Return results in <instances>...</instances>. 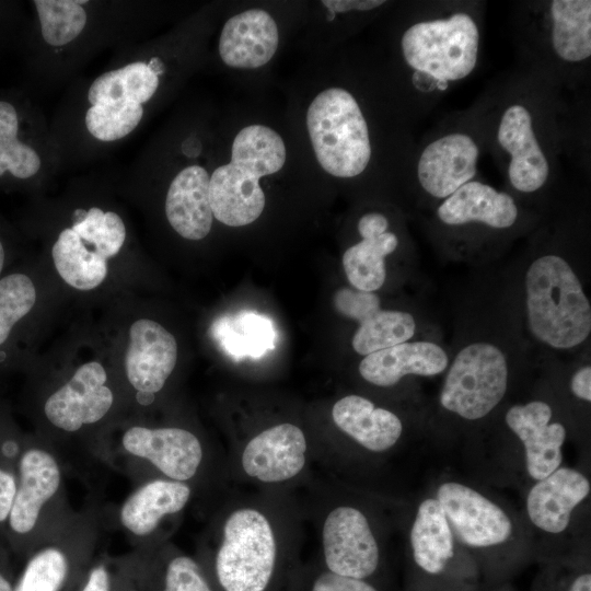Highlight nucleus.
<instances>
[{
  "mask_svg": "<svg viewBox=\"0 0 591 591\" xmlns=\"http://www.w3.org/2000/svg\"><path fill=\"white\" fill-rule=\"evenodd\" d=\"M143 116L141 104L106 103L91 105L85 113L88 131L101 141H115L129 135Z\"/></svg>",
  "mask_w": 591,
  "mask_h": 591,
  "instance_id": "obj_36",
  "label": "nucleus"
},
{
  "mask_svg": "<svg viewBox=\"0 0 591 591\" xmlns=\"http://www.w3.org/2000/svg\"><path fill=\"white\" fill-rule=\"evenodd\" d=\"M192 496L187 483L161 477L144 480L119 506L117 523L134 547L151 543L163 520L182 512Z\"/></svg>",
  "mask_w": 591,
  "mask_h": 591,
  "instance_id": "obj_21",
  "label": "nucleus"
},
{
  "mask_svg": "<svg viewBox=\"0 0 591 591\" xmlns=\"http://www.w3.org/2000/svg\"><path fill=\"white\" fill-rule=\"evenodd\" d=\"M279 43L273 16L260 9H251L230 18L222 27L219 54L232 68L254 69L266 65Z\"/></svg>",
  "mask_w": 591,
  "mask_h": 591,
  "instance_id": "obj_26",
  "label": "nucleus"
},
{
  "mask_svg": "<svg viewBox=\"0 0 591 591\" xmlns=\"http://www.w3.org/2000/svg\"><path fill=\"white\" fill-rule=\"evenodd\" d=\"M482 16L473 4H429L403 31L401 57L418 100L436 97L476 69Z\"/></svg>",
  "mask_w": 591,
  "mask_h": 591,
  "instance_id": "obj_1",
  "label": "nucleus"
},
{
  "mask_svg": "<svg viewBox=\"0 0 591 591\" xmlns=\"http://www.w3.org/2000/svg\"><path fill=\"white\" fill-rule=\"evenodd\" d=\"M323 5L327 8V20L332 21L336 13H347L350 11L366 12L374 10L385 3L383 0H323Z\"/></svg>",
  "mask_w": 591,
  "mask_h": 591,
  "instance_id": "obj_40",
  "label": "nucleus"
},
{
  "mask_svg": "<svg viewBox=\"0 0 591 591\" xmlns=\"http://www.w3.org/2000/svg\"><path fill=\"white\" fill-rule=\"evenodd\" d=\"M57 273L66 283L78 290H92L106 278L107 259L86 247L72 228L63 229L51 248Z\"/></svg>",
  "mask_w": 591,
  "mask_h": 591,
  "instance_id": "obj_31",
  "label": "nucleus"
},
{
  "mask_svg": "<svg viewBox=\"0 0 591 591\" xmlns=\"http://www.w3.org/2000/svg\"><path fill=\"white\" fill-rule=\"evenodd\" d=\"M525 84L512 88L490 116V140L505 162L509 186L533 195L551 182L556 161L555 117L547 119L546 97Z\"/></svg>",
  "mask_w": 591,
  "mask_h": 591,
  "instance_id": "obj_2",
  "label": "nucleus"
},
{
  "mask_svg": "<svg viewBox=\"0 0 591 591\" xmlns=\"http://www.w3.org/2000/svg\"><path fill=\"white\" fill-rule=\"evenodd\" d=\"M286 146L278 132L264 125H250L235 136L231 161L217 167L209 178L213 217L229 227L247 225L259 218L266 198L259 178L285 165Z\"/></svg>",
  "mask_w": 591,
  "mask_h": 591,
  "instance_id": "obj_4",
  "label": "nucleus"
},
{
  "mask_svg": "<svg viewBox=\"0 0 591 591\" xmlns=\"http://www.w3.org/2000/svg\"><path fill=\"white\" fill-rule=\"evenodd\" d=\"M5 262H7V250H5L3 239L0 234V278L3 277L2 274L5 267Z\"/></svg>",
  "mask_w": 591,
  "mask_h": 591,
  "instance_id": "obj_44",
  "label": "nucleus"
},
{
  "mask_svg": "<svg viewBox=\"0 0 591 591\" xmlns=\"http://www.w3.org/2000/svg\"><path fill=\"white\" fill-rule=\"evenodd\" d=\"M590 491V482L581 472L560 466L535 482L528 493V518L540 531L560 534L568 528L575 509L589 497Z\"/></svg>",
  "mask_w": 591,
  "mask_h": 591,
  "instance_id": "obj_23",
  "label": "nucleus"
},
{
  "mask_svg": "<svg viewBox=\"0 0 591 591\" xmlns=\"http://www.w3.org/2000/svg\"><path fill=\"white\" fill-rule=\"evenodd\" d=\"M436 499L454 536L470 547L499 546L512 535L513 523L507 511L474 487L447 480L438 486Z\"/></svg>",
  "mask_w": 591,
  "mask_h": 591,
  "instance_id": "obj_14",
  "label": "nucleus"
},
{
  "mask_svg": "<svg viewBox=\"0 0 591 591\" xmlns=\"http://www.w3.org/2000/svg\"><path fill=\"white\" fill-rule=\"evenodd\" d=\"M119 460L136 485L149 468L155 472L153 478L192 485L204 464L205 450L199 438L185 428L132 425L123 432L117 451L106 463Z\"/></svg>",
  "mask_w": 591,
  "mask_h": 591,
  "instance_id": "obj_10",
  "label": "nucleus"
},
{
  "mask_svg": "<svg viewBox=\"0 0 591 591\" xmlns=\"http://www.w3.org/2000/svg\"><path fill=\"white\" fill-rule=\"evenodd\" d=\"M509 384V363L495 343L474 340L450 361L439 394L447 412L474 421L488 416L503 399Z\"/></svg>",
  "mask_w": 591,
  "mask_h": 591,
  "instance_id": "obj_9",
  "label": "nucleus"
},
{
  "mask_svg": "<svg viewBox=\"0 0 591 591\" xmlns=\"http://www.w3.org/2000/svg\"><path fill=\"white\" fill-rule=\"evenodd\" d=\"M306 128L318 164L339 178L361 175L372 158L367 118L354 94L332 86L320 92L306 112Z\"/></svg>",
  "mask_w": 591,
  "mask_h": 591,
  "instance_id": "obj_6",
  "label": "nucleus"
},
{
  "mask_svg": "<svg viewBox=\"0 0 591 591\" xmlns=\"http://www.w3.org/2000/svg\"><path fill=\"white\" fill-rule=\"evenodd\" d=\"M332 418L344 433L371 452L392 449L403 433V422L396 414L356 394L338 399L333 405Z\"/></svg>",
  "mask_w": 591,
  "mask_h": 591,
  "instance_id": "obj_28",
  "label": "nucleus"
},
{
  "mask_svg": "<svg viewBox=\"0 0 591 591\" xmlns=\"http://www.w3.org/2000/svg\"><path fill=\"white\" fill-rule=\"evenodd\" d=\"M86 1L34 0L44 40L50 46H63L74 40L84 30Z\"/></svg>",
  "mask_w": 591,
  "mask_h": 591,
  "instance_id": "obj_34",
  "label": "nucleus"
},
{
  "mask_svg": "<svg viewBox=\"0 0 591 591\" xmlns=\"http://www.w3.org/2000/svg\"><path fill=\"white\" fill-rule=\"evenodd\" d=\"M108 375L97 361L81 364L72 376L50 393L43 414L48 425L63 437L77 438L106 418L115 403Z\"/></svg>",
  "mask_w": 591,
  "mask_h": 591,
  "instance_id": "obj_13",
  "label": "nucleus"
},
{
  "mask_svg": "<svg viewBox=\"0 0 591 591\" xmlns=\"http://www.w3.org/2000/svg\"><path fill=\"white\" fill-rule=\"evenodd\" d=\"M337 312L358 323L352 336L354 350L368 356L410 340L417 331L414 315L402 310H383L375 292L339 288L333 297Z\"/></svg>",
  "mask_w": 591,
  "mask_h": 591,
  "instance_id": "obj_16",
  "label": "nucleus"
},
{
  "mask_svg": "<svg viewBox=\"0 0 591 591\" xmlns=\"http://www.w3.org/2000/svg\"><path fill=\"white\" fill-rule=\"evenodd\" d=\"M526 325L541 344L555 350L581 346L591 334V304L565 257L545 253L524 275Z\"/></svg>",
  "mask_w": 591,
  "mask_h": 591,
  "instance_id": "obj_3",
  "label": "nucleus"
},
{
  "mask_svg": "<svg viewBox=\"0 0 591 591\" xmlns=\"http://www.w3.org/2000/svg\"><path fill=\"white\" fill-rule=\"evenodd\" d=\"M385 215L367 212L357 222L361 241L348 247L343 255V267L352 288L375 292L385 282V257L396 251L399 239L389 230Z\"/></svg>",
  "mask_w": 591,
  "mask_h": 591,
  "instance_id": "obj_25",
  "label": "nucleus"
},
{
  "mask_svg": "<svg viewBox=\"0 0 591 591\" xmlns=\"http://www.w3.org/2000/svg\"><path fill=\"white\" fill-rule=\"evenodd\" d=\"M434 216L449 230L502 232L517 224L520 209L511 194L473 179L442 200Z\"/></svg>",
  "mask_w": 591,
  "mask_h": 591,
  "instance_id": "obj_18",
  "label": "nucleus"
},
{
  "mask_svg": "<svg viewBox=\"0 0 591 591\" xmlns=\"http://www.w3.org/2000/svg\"><path fill=\"white\" fill-rule=\"evenodd\" d=\"M482 136L473 127H447L422 144L415 159V178L426 197L444 200L475 179Z\"/></svg>",
  "mask_w": 591,
  "mask_h": 591,
  "instance_id": "obj_11",
  "label": "nucleus"
},
{
  "mask_svg": "<svg viewBox=\"0 0 591 591\" xmlns=\"http://www.w3.org/2000/svg\"><path fill=\"white\" fill-rule=\"evenodd\" d=\"M409 540L415 563L428 573H440L453 558L454 534L434 497L418 505Z\"/></svg>",
  "mask_w": 591,
  "mask_h": 591,
  "instance_id": "obj_29",
  "label": "nucleus"
},
{
  "mask_svg": "<svg viewBox=\"0 0 591 591\" xmlns=\"http://www.w3.org/2000/svg\"><path fill=\"white\" fill-rule=\"evenodd\" d=\"M208 172L194 164L179 171L165 198V215L171 227L184 239L202 240L212 227Z\"/></svg>",
  "mask_w": 591,
  "mask_h": 591,
  "instance_id": "obj_27",
  "label": "nucleus"
},
{
  "mask_svg": "<svg viewBox=\"0 0 591 591\" xmlns=\"http://www.w3.org/2000/svg\"><path fill=\"white\" fill-rule=\"evenodd\" d=\"M531 25L540 54L561 71H577L591 58V1L534 3Z\"/></svg>",
  "mask_w": 591,
  "mask_h": 591,
  "instance_id": "obj_12",
  "label": "nucleus"
},
{
  "mask_svg": "<svg viewBox=\"0 0 591 591\" xmlns=\"http://www.w3.org/2000/svg\"><path fill=\"white\" fill-rule=\"evenodd\" d=\"M570 391L579 399L591 402V367H580L570 379Z\"/></svg>",
  "mask_w": 591,
  "mask_h": 591,
  "instance_id": "obj_41",
  "label": "nucleus"
},
{
  "mask_svg": "<svg viewBox=\"0 0 591 591\" xmlns=\"http://www.w3.org/2000/svg\"><path fill=\"white\" fill-rule=\"evenodd\" d=\"M312 591H378L363 579L344 577L331 571L323 572L314 581Z\"/></svg>",
  "mask_w": 591,
  "mask_h": 591,
  "instance_id": "obj_38",
  "label": "nucleus"
},
{
  "mask_svg": "<svg viewBox=\"0 0 591 591\" xmlns=\"http://www.w3.org/2000/svg\"><path fill=\"white\" fill-rule=\"evenodd\" d=\"M163 66L157 58L149 63L135 61L99 76L90 85L88 100L91 105L106 103L148 102L159 86Z\"/></svg>",
  "mask_w": 591,
  "mask_h": 591,
  "instance_id": "obj_30",
  "label": "nucleus"
},
{
  "mask_svg": "<svg viewBox=\"0 0 591 591\" xmlns=\"http://www.w3.org/2000/svg\"><path fill=\"white\" fill-rule=\"evenodd\" d=\"M322 546L328 571L356 579L378 568L380 549L366 514L352 506L331 510L322 529Z\"/></svg>",
  "mask_w": 591,
  "mask_h": 591,
  "instance_id": "obj_15",
  "label": "nucleus"
},
{
  "mask_svg": "<svg viewBox=\"0 0 591 591\" xmlns=\"http://www.w3.org/2000/svg\"><path fill=\"white\" fill-rule=\"evenodd\" d=\"M79 591H138L116 557L97 555Z\"/></svg>",
  "mask_w": 591,
  "mask_h": 591,
  "instance_id": "obj_37",
  "label": "nucleus"
},
{
  "mask_svg": "<svg viewBox=\"0 0 591 591\" xmlns=\"http://www.w3.org/2000/svg\"><path fill=\"white\" fill-rule=\"evenodd\" d=\"M13 586L11 578L0 569V591H13Z\"/></svg>",
  "mask_w": 591,
  "mask_h": 591,
  "instance_id": "obj_43",
  "label": "nucleus"
},
{
  "mask_svg": "<svg viewBox=\"0 0 591 591\" xmlns=\"http://www.w3.org/2000/svg\"><path fill=\"white\" fill-rule=\"evenodd\" d=\"M100 537L101 513L95 505H90L59 534L28 555L13 591H79L97 556Z\"/></svg>",
  "mask_w": 591,
  "mask_h": 591,
  "instance_id": "obj_8",
  "label": "nucleus"
},
{
  "mask_svg": "<svg viewBox=\"0 0 591 591\" xmlns=\"http://www.w3.org/2000/svg\"><path fill=\"white\" fill-rule=\"evenodd\" d=\"M552 418V406L542 399L515 404L505 416L508 428L523 444L526 472L535 482L561 466L567 430Z\"/></svg>",
  "mask_w": 591,
  "mask_h": 591,
  "instance_id": "obj_20",
  "label": "nucleus"
},
{
  "mask_svg": "<svg viewBox=\"0 0 591 591\" xmlns=\"http://www.w3.org/2000/svg\"><path fill=\"white\" fill-rule=\"evenodd\" d=\"M569 591H591V575L586 572L576 577Z\"/></svg>",
  "mask_w": 591,
  "mask_h": 591,
  "instance_id": "obj_42",
  "label": "nucleus"
},
{
  "mask_svg": "<svg viewBox=\"0 0 591 591\" xmlns=\"http://www.w3.org/2000/svg\"><path fill=\"white\" fill-rule=\"evenodd\" d=\"M116 559L138 591H212L197 560L155 542Z\"/></svg>",
  "mask_w": 591,
  "mask_h": 591,
  "instance_id": "obj_19",
  "label": "nucleus"
},
{
  "mask_svg": "<svg viewBox=\"0 0 591 591\" xmlns=\"http://www.w3.org/2000/svg\"><path fill=\"white\" fill-rule=\"evenodd\" d=\"M42 159L22 138V114L10 100L0 99V181H26L40 170Z\"/></svg>",
  "mask_w": 591,
  "mask_h": 591,
  "instance_id": "obj_32",
  "label": "nucleus"
},
{
  "mask_svg": "<svg viewBox=\"0 0 591 591\" xmlns=\"http://www.w3.org/2000/svg\"><path fill=\"white\" fill-rule=\"evenodd\" d=\"M63 463L49 444H28L18 462V488L8 525L28 541V555L54 538L77 517L69 505Z\"/></svg>",
  "mask_w": 591,
  "mask_h": 591,
  "instance_id": "obj_5",
  "label": "nucleus"
},
{
  "mask_svg": "<svg viewBox=\"0 0 591 591\" xmlns=\"http://www.w3.org/2000/svg\"><path fill=\"white\" fill-rule=\"evenodd\" d=\"M176 361V339L160 323L140 318L131 324L125 372L139 404L153 403L154 395L164 387Z\"/></svg>",
  "mask_w": 591,
  "mask_h": 591,
  "instance_id": "obj_17",
  "label": "nucleus"
},
{
  "mask_svg": "<svg viewBox=\"0 0 591 591\" xmlns=\"http://www.w3.org/2000/svg\"><path fill=\"white\" fill-rule=\"evenodd\" d=\"M277 538L269 519L244 507L224 520L215 572L224 591H265L275 570Z\"/></svg>",
  "mask_w": 591,
  "mask_h": 591,
  "instance_id": "obj_7",
  "label": "nucleus"
},
{
  "mask_svg": "<svg viewBox=\"0 0 591 591\" xmlns=\"http://www.w3.org/2000/svg\"><path fill=\"white\" fill-rule=\"evenodd\" d=\"M37 290L31 276L13 271L0 278V362L16 327L32 313Z\"/></svg>",
  "mask_w": 591,
  "mask_h": 591,
  "instance_id": "obj_33",
  "label": "nucleus"
},
{
  "mask_svg": "<svg viewBox=\"0 0 591 591\" xmlns=\"http://www.w3.org/2000/svg\"><path fill=\"white\" fill-rule=\"evenodd\" d=\"M306 439L296 425L269 427L245 445L241 464L244 473L262 483H281L296 477L306 462Z\"/></svg>",
  "mask_w": 591,
  "mask_h": 591,
  "instance_id": "obj_22",
  "label": "nucleus"
},
{
  "mask_svg": "<svg viewBox=\"0 0 591 591\" xmlns=\"http://www.w3.org/2000/svg\"><path fill=\"white\" fill-rule=\"evenodd\" d=\"M18 488V476L0 466V524L8 522Z\"/></svg>",
  "mask_w": 591,
  "mask_h": 591,
  "instance_id": "obj_39",
  "label": "nucleus"
},
{
  "mask_svg": "<svg viewBox=\"0 0 591 591\" xmlns=\"http://www.w3.org/2000/svg\"><path fill=\"white\" fill-rule=\"evenodd\" d=\"M449 363V355L439 344L407 340L364 356L358 371L368 383L390 387L407 375H439Z\"/></svg>",
  "mask_w": 591,
  "mask_h": 591,
  "instance_id": "obj_24",
  "label": "nucleus"
},
{
  "mask_svg": "<svg viewBox=\"0 0 591 591\" xmlns=\"http://www.w3.org/2000/svg\"><path fill=\"white\" fill-rule=\"evenodd\" d=\"M72 230L93 251L108 259L117 255L126 240V227L119 215L92 207L77 220Z\"/></svg>",
  "mask_w": 591,
  "mask_h": 591,
  "instance_id": "obj_35",
  "label": "nucleus"
}]
</instances>
